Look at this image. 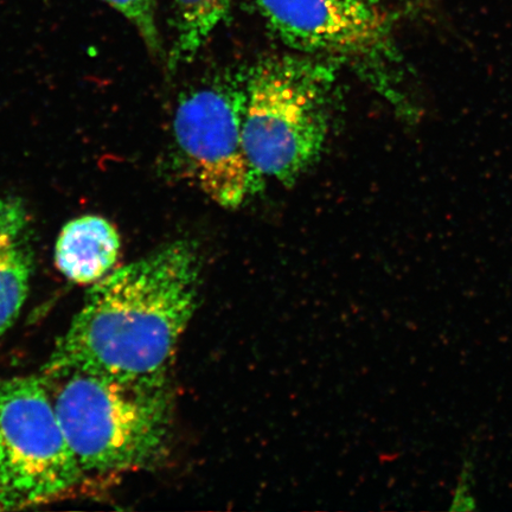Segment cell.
<instances>
[{
  "label": "cell",
  "instance_id": "cell-9",
  "mask_svg": "<svg viewBox=\"0 0 512 512\" xmlns=\"http://www.w3.org/2000/svg\"><path fill=\"white\" fill-rule=\"evenodd\" d=\"M176 41L170 68L194 61L214 32L227 21L230 0H175Z\"/></svg>",
  "mask_w": 512,
  "mask_h": 512
},
{
  "label": "cell",
  "instance_id": "cell-3",
  "mask_svg": "<svg viewBox=\"0 0 512 512\" xmlns=\"http://www.w3.org/2000/svg\"><path fill=\"white\" fill-rule=\"evenodd\" d=\"M335 81L331 60L304 54L266 57L248 70L243 137L262 176L293 185L322 157Z\"/></svg>",
  "mask_w": 512,
  "mask_h": 512
},
{
  "label": "cell",
  "instance_id": "cell-8",
  "mask_svg": "<svg viewBox=\"0 0 512 512\" xmlns=\"http://www.w3.org/2000/svg\"><path fill=\"white\" fill-rule=\"evenodd\" d=\"M120 252L117 229L104 217L86 215L69 221L55 247V261L64 277L95 284L111 273Z\"/></svg>",
  "mask_w": 512,
  "mask_h": 512
},
{
  "label": "cell",
  "instance_id": "cell-4",
  "mask_svg": "<svg viewBox=\"0 0 512 512\" xmlns=\"http://www.w3.org/2000/svg\"><path fill=\"white\" fill-rule=\"evenodd\" d=\"M83 482L44 377H0V510L54 501Z\"/></svg>",
  "mask_w": 512,
  "mask_h": 512
},
{
  "label": "cell",
  "instance_id": "cell-1",
  "mask_svg": "<svg viewBox=\"0 0 512 512\" xmlns=\"http://www.w3.org/2000/svg\"><path fill=\"white\" fill-rule=\"evenodd\" d=\"M202 259L188 240L108 273L56 343L44 375L86 373L170 386L179 339L200 304Z\"/></svg>",
  "mask_w": 512,
  "mask_h": 512
},
{
  "label": "cell",
  "instance_id": "cell-6",
  "mask_svg": "<svg viewBox=\"0 0 512 512\" xmlns=\"http://www.w3.org/2000/svg\"><path fill=\"white\" fill-rule=\"evenodd\" d=\"M268 28L298 54L351 59L373 49L383 18L368 0H258Z\"/></svg>",
  "mask_w": 512,
  "mask_h": 512
},
{
  "label": "cell",
  "instance_id": "cell-2",
  "mask_svg": "<svg viewBox=\"0 0 512 512\" xmlns=\"http://www.w3.org/2000/svg\"><path fill=\"white\" fill-rule=\"evenodd\" d=\"M43 377L86 479L149 469L168 454L170 386L153 387L86 373Z\"/></svg>",
  "mask_w": 512,
  "mask_h": 512
},
{
  "label": "cell",
  "instance_id": "cell-11",
  "mask_svg": "<svg viewBox=\"0 0 512 512\" xmlns=\"http://www.w3.org/2000/svg\"><path fill=\"white\" fill-rule=\"evenodd\" d=\"M368 2L376 4L377 2H380V0H368Z\"/></svg>",
  "mask_w": 512,
  "mask_h": 512
},
{
  "label": "cell",
  "instance_id": "cell-5",
  "mask_svg": "<svg viewBox=\"0 0 512 512\" xmlns=\"http://www.w3.org/2000/svg\"><path fill=\"white\" fill-rule=\"evenodd\" d=\"M246 98V75H227L184 94L175 112L176 145L190 176L226 209L240 208L264 189L243 137Z\"/></svg>",
  "mask_w": 512,
  "mask_h": 512
},
{
  "label": "cell",
  "instance_id": "cell-10",
  "mask_svg": "<svg viewBox=\"0 0 512 512\" xmlns=\"http://www.w3.org/2000/svg\"><path fill=\"white\" fill-rule=\"evenodd\" d=\"M133 24L145 46L155 56L163 54L157 27L156 0H104Z\"/></svg>",
  "mask_w": 512,
  "mask_h": 512
},
{
  "label": "cell",
  "instance_id": "cell-7",
  "mask_svg": "<svg viewBox=\"0 0 512 512\" xmlns=\"http://www.w3.org/2000/svg\"><path fill=\"white\" fill-rule=\"evenodd\" d=\"M34 268L27 208L19 198L0 197V336L21 313Z\"/></svg>",
  "mask_w": 512,
  "mask_h": 512
}]
</instances>
